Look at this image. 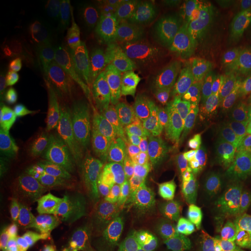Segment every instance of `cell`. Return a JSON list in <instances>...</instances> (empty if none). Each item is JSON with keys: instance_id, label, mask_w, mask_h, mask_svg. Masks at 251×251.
<instances>
[{"instance_id": "d6986e66", "label": "cell", "mask_w": 251, "mask_h": 251, "mask_svg": "<svg viewBox=\"0 0 251 251\" xmlns=\"http://www.w3.org/2000/svg\"><path fill=\"white\" fill-rule=\"evenodd\" d=\"M194 251H208V250H194Z\"/></svg>"}, {"instance_id": "4fadbf2b", "label": "cell", "mask_w": 251, "mask_h": 251, "mask_svg": "<svg viewBox=\"0 0 251 251\" xmlns=\"http://www.w3.org/2000/svg\"><path fill=\"white\" fill-rule=\"evenodd\" d=\"M23 169L26 176L43 180L52 174L55 169L54 149L49 144H42L25 156Z\"/></svg>"}, {"instance_id": "7c38bea8", "label": "cell", "mask_w": 251, "mask_h": 251, "mask_svg": "<svg viewBox=\"0 0 251 251\" xmlns=\"http://www.w3.org/2000/svg\"><path fill=\"white\" fill-rule=\"evenodd\" d=\"M48 188L42 180L24 176L14 188L15 211L18 215H29L45 205Z\"/></svg>"}, {"instance_id": "3957f363", "label": "cell", "mask_w": 251, "mask_h": 251, "mask_svg": "<svg viewBox=\"0 0 251 251\" xmlns=\"http://www.w3.org/2000/svg\"><path fill=\"white\" fill-rule=\"evenodd\" d=\"M193 184L225 220L229 215L225 194V147L215 112L203 103L187 124L174 127Z\"/></svg>"}, {"instance_id": "ba28073f", "label": "cell", "mask_w": 251, "mask_h": 251, "mask_svg": "<svg viewBox=\"0 0 251 251\" xmlns=\"http://www.w3.org/2000/svg\"><path fill=\"white\" fill-rule=\"evenodd\" d=\"M224 147L226 207L229 215L238 198L251 184L250 119H240L229 126Z\"/></svg>"}, {"instance_id": "8fae6325", "label": "cell", "mask_w": 251, "mask_h": 251, "mask_svg": "<svg viewBox=\"0 0 251 251\" xmlns=\"http://www.w3.org/2000/svg\"><path fill=\"white\" fill-rule=\"evenodd\" d=\"M228 221L234 251H251V184L231 208Z\"/></svg>"}, {"instance_id": "30bf717a", "label": "cell", "mask_w": 251, "mask_h": 251, "mask_svg": "<svg viewBox=\"0 0 251 251\" xmlns=\"http://www.w3.org/2000/svg\"><path fill=\"white\" fill-rule=\"evenodd\" d=\"M153 1L124 0L114 13L119 36L126 43L142 47L149 42Z\"/></svg>"}, {"instance_id": "9c48e42d", "label": "cell", "mask_w": 251, "mask_h": 251, "mask_svg": "<svg viewBox=\"0 0 251 251\" xmlns=\"http://www.w3.org/2000/svg\"><path fill=\"white\" fill-rule=\"evenodd\" d=\"M178 20L179 14L174 0L153 1L148 42L153 72L162 74L174 62L178 45Z\"/></svg>"}, {"instance_id": "8992f818", "label": "cell", "mask_w": 251, "mask_h": 251, "mask_svg": "<svg viewBox=\"0 0 251 251\" xmlns=\"http://www.w3.org/2000/svg\"><path fill=\"white\" fill-rule=\"evenodd\" d=\"M72 81L80 101L94 113L126 105L120 77L97 52H86L75 63Z\"/></svg>"}, {"instance_id": "277c9868", "label": "cell", "mask_w": 251, "mask_h": 251, "mask_svg": "<svg viewBox=\"0 0 251 251\" xmlns=\"http://www.w3.org/2000/svg\"><path fill=\"white\" fill-rule=\"evenodd\" d=\"M199 35L212 61L229 72L241 67L251 45L246 14L230 8L209 9L199 23Z\"/></svg>"}, {"instance_id": "9a60e30c", "label": "cell", "mask_w": 251, "mask_h": 251, "mask_svg": "<svg viewBox=\"0 0 251 251\" xmlns=\"http://www.w3.org/2000/svg\"><path fill=\"white\" fill-rule=\"evenodd\" d=\"M113 208L117 215L119 233H120L121 251H146L144 241L131 221L124 207L114 198L111 197Z\"/></svg>"}, {"instance_id": "5b68a950", "label": "cell", "mask_w": 251, "mask_h": 251, "mask_svg": "<svg viewBox=\"0 0 251 251\" xmlns=\"http://www.w3.org/2000/svg\"><path fill=\"white\" fill-rule=\"evenodd\" d=\"M94 128L100 156L109 183L113 184L124 163L136 152L139 120L122 105L94 113Z\"/></svg>"}, {"instance_id": "ac0fdd59", "label": "cell", "mask_w": 251, "mask_h": 251, "mask_svg": "<svg viewBox=\"0 0 251 251\" xmlns=\"http://www.w3.org/2000/svg\"><path fill=\"white\" fill-rule=\"evenodd\" d=\"M246 12H244V14H246V17L248 19V23L250 25V28H251V1L247 2L246 5Z\"/></svg>"}, {"instance_id": "2e32d148", "label": "cell", "mask_w": 251, "mask_h": 251, "mask_svg": "<svg viewBox=\"0 0 251 251\" xmlns=\"http://www.w3.org/2000/svg\"><path fill=\"white\" fill-rule=\"evenodd\" d=\"M45 238L40 226L27 219L17 228L12 237L13 251H43Z\"/></svg>"}, {"instance_id": "5bb4252c", "label": "cell", "mask_w": 251, "mask_h": 251, "mask_svg": "<svg viewBox=\"0 0 251 251\" xmlns=\"http://www.w3.org/2000/svg\"><path fill=\"white\" fill-rule=\"evenodd\" d=\"M17 216L14 188L8 180H5L1 183L0 188V241L2 250L8 249L13 222Z\"/></svg>"}, {"instance_id": "e0dca14e", "label": "cell", "mask_w": 251, "mask_h": 251, "mask_svg": "<svg viewBox=\"0 0 251 251\" xmlns=\"http://www.w3.org/2000/svg\"><path fill=\"white\" fill-rule=\"evenodd\" d=\"M238 81L251 98V45L242 64L238 68Z\"/></svg>"}, {"instance_id": "7a4b0ae2", "label": "cell", "mask_w": 251, "mask_h": 251, "mask_svg": "<svg viewBox=\"0 0 251 251\" xmlns=\"http://www.w3.org/2000/svg\"><path fill=\"white\" fill-rule=\"evenodd\" d=\"M136 152L202 219L221 251H230L227 222L193 184L174 127L157 115L140 119Z\"/></svg>"}, {"instance_id": "6da1fadb", "label": "cell", "mask_w": 251, "mask_h": 251, "mask_svg": "<svg viewBox=\"0 0 251 251\" xmlns=\"http://www.w3.org/2000/svg\"><path fill=\"white\" fill-rule=\"evenodd\" d=\"M114 198L156 251H175L184 241L187 205L148 163L134 152L111 184Z\"/></svg>"}, {"instance_id": "52a82bcc", "label": "cell", "mask_w": 251, "mask_h": 251, "mask_svg": "<svg viewBox=\"0 0 251 251\" xmlns=\"http://www.w3.org/2000/svg\"><path fill=\"white\" fill-rule=\"evenodd\" d=\"M178 46L179 62L169 76L165 100L176 124L184 125L201 112L203 102L200 92V74L187 54L180 17L178 20Z\"/></svg>"}]
</instances>
